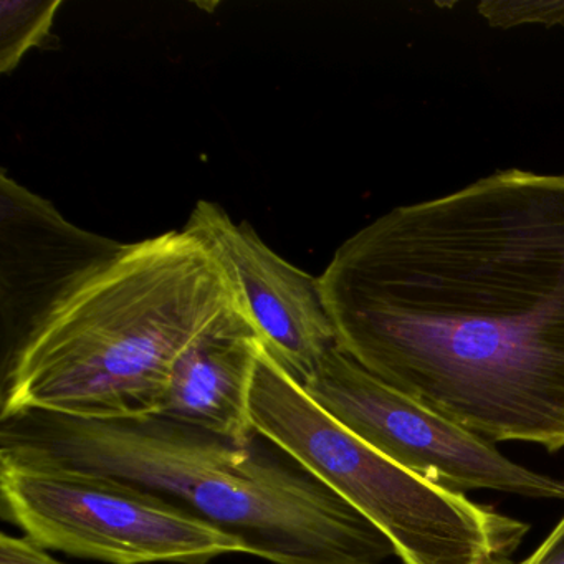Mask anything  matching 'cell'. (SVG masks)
<instances>
[{
  "mask_svg": "<svg viewBox=\"0 0 564 564\" xmlns=\"http://www.w3.org/2000/svg\"><path fill=\"white\" fill-rule=\"evenodd\" d=\"M234 305L219 260L186 229L127 243L4 365L0 419L156 415L181 352Z\"/></svg>",
  "mask_w": 564,
  "mask_h": 564,
  "instance_id": "3957f363",
  "label": "cell"
},
{
  "mask_svg": "<svg viewBox=\"0 0 564 564\" xmlns=\"http://www.w3.org/2000/svg\"><path fill=\"white\" fill-rule=\"evenodd\" d=\"M250 414L257 435L375 524L404 564H508L530 530L379 454L323 411L265 346Z\"/></svg>",
  "mask_w": 564,
  "mask_h": 564,
  "instance_id": "277c9868",
  "label": "cell"
},
{
  "mask_svg": "<svg viewBox=\"0 0 564 564\" xmlns=\"http://www.w3.org/2000/svg\"><path fill=\"white\" fill-rule=\"evenodd\" d=\"M262 348L239 303L230 306L181 352L156 415L252 444L259 435L250 398Z\"/></svg>",
  "mask_w": 564,
  "mask_h": 564,
  "instance_id": "9c48e42d",
  "label": "cell"
},
{
  "mask_svg": "<svg viewBox=\"0 0 564 564\" xmlns=\"http://www.w3.org/2000/svg\"><path fill=\"white\" fill-rule=\"evenodd\" d=\"M302 388L379 454L438 487L564 500V478L517 464L497 445L386 384L338 346Z\"/></svg>",
  "mask_w": 564,
  "mask_h": 564,
  "instance_id": "8992f818",
  "label": "cell"
},
{
  "mask_svg": "<svg viewBox=\"0 0 564 564\" xmlns=\"http://www.w3.org/2000/svg\"><path fill=\"white\" fill-rule=\"evenodd\" d=\"M480 14L498 29L524 24H543L547 28L564 25V0L560 2H481Z\"/></svg>",
  "mask_w": 564,
  "mask_h": 564,
  "instance_id": "8fae6325",
  "label": "cell"
},
{
  "mask_svg": "<svg viewBox=\"0 0 564 564\" xmlns=\"http://www.w3.org/2000/svg\"><path fill=\"white\" fill-rule=\"evenodd\" d=\"M127 243L68 223L54 204L0 173V325L4 365L91 273Z\"/></svg>",
  "mask_w": 564,
  "mask_h": 564,
  "instance_id": "ba28073f",
  "label": "cell"
},
{
  "mask_svg": "<svg viewBox=\"0 0 564 564\" xmlns=\"http://www.w3.org/2000/svg\"><path fill=\"white\" fill-rule=\"evenodd\" d=\"M0 564H64L25 536H0Z\"/></svg>",
  "mask_w": 564,
  "mask_h": 564,
  "instance_id": "7c38bea8",
  "label": "cell"
},
{
  "mask_svg": "<svg viewBox=\"0 0 564 564\" xmlns=\"http://www.w3.org/2000/svg\"><path fill=\"white\" fill-rule=\"evenodd\" d=\"M517 564H564V517L540 546Z\"/></svg>",
  "mask_w": 564,
  "mask_h": 564,
  "instance_id": "4fadbf2b",
  "label": "cell"
},
{
  "mask_svg": "<svg viewBox=\"0 0 564 564\" xmlns=\"http://www.w3.org/2000/svg\"><path fill=\"white\" fill-rule=\"evenodd\" d=\"M184 229L219 260L267 351L300 386L305 384L338 346L319 280L286 262L249 223H234L210 200L196 204Z\"/></svg>",
  "mask_w": 564,
  "mask_h": 564,
  "instance_id": "52a82bcc",
  "label": "cell"
},
{
  "mask_svg": "<svg viewBox=\"0 0 564 564\" xmlns=\"http://www.w3.org/2000/svg\"><path fill=\"white\" fill-rule=\"evenodd\" d=\"M257 438L239 445L164 415L88 421L25 412L0 419V462L143 488L272 564H382L395 556L394 544L351 505Z\"/></svg>",
  "mask_w": 564,
  "mask_h": 564,
  "instance_id": "7a4b0ae2",
  "label": "cell"
},
{
  "mask_svg": "<svg viewBox=\"0 0 564 564\" xmlns=\"http://www.w3.org/2000/svg\"><path fill=\"white\" fill-rule=\"evenodd\" d=\"M4 517L45 551L107 564H207L242 541L117 478L0 462Z\"/></svg>",
  "mask_w": 564,
  "mask_h": 564,
  "instance_id": "5b68a950",
  "label": "cell"
},
{
  "mask_svg": "<svg viewBox=\"0 0 564 564\" xmlns=\"http://www.w3.org/2000/svg\"><path fill=\"white\" fill-rule=\"evenodd\" d=\"M62 0H2L0 2V72L12 74L31 48L52 41Z\"/></svg>",
  "mask_w": 564,
  "mask_h": 564,
  "instance_id": "30bf717a",
  "label": "cell"
},
{
  "mask_svg": "<svg viewBox=\"0 0 564 564\" xmlns=\"http://www.w3.org/2000/svg\"><path fill=\"white\" fill-rule=\"evenodd\" d=\"M338 348L491 442L564 448V176L398 207L318 276Z\"/></svg>",
  "mask_w": 564,
  "mask_h": 564,
  "instance_id": "6da1fadb",
  "label": "cell"
}]
</instances>
